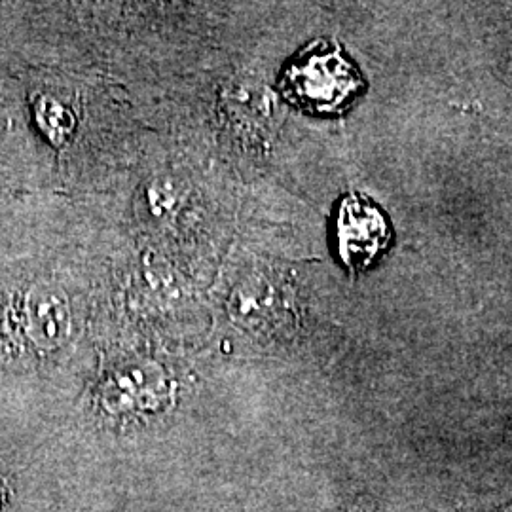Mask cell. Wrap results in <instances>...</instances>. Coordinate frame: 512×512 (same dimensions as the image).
<instances>
[{
	"label": "cell",
	"instance_id": "cell-7",
	"mask_svg": "<svg viewBox=\"0 0 512 512\" xmlns=\"http://www.w3.org/2000/svg\"><path fill=\"white\" fill-rule=\"evenodd\" d=\"M351 512H363V511H359V509H353V511Z\"/></svg>",
	"mask_w": 512,
	"mask_h": 512
},
{
	"label": "cell",
	"instance_id": "cell-4",
	"mask_svg": "<svg viewBox=\"0 0 512 512\" xmlns=\"http://www.w3.org/2000/svg\"><path fill=\"white\" fill-rule=\"evenodd\" d=\"M16 325L25 344L38 353L63 348L73 330L67 296L54 285H33L19 300Z\"/></svg>",
	"mask_w": 512,
	"mask_h": 512
},
{
	"label": "cell",
	"instance_id": "cell-1",
	"mask_svg": "<svg viewBox=\"0 0 512 512\" xmlns=\"http://www.w3.org/2000/svg\"><path fill=\"white\" fill-rule=\"evenodd\" d=\"M283 97L310 114H340L365 90V80L332 40L313 42L279 80Z\"/></svg>",
	"mask_w": 512,
	"mask_h": 512
},
{
	"label": "cell",
	"instance_id": "cell-5",
	"mask_svg": "<svg viewBox=\"0 0 512 512\" xmlns=\"http://www.w3.org/2000/svg\"><path fill=\"white\" fill-rule=\"evenodd\" d=\"M220 109L236 129L255 131L266 120V95L249 82H232L224 92Z\"/></svg>",
	"mask_w": 512,
	"mask_h": 512
},
{
	"label": "cell",
	"instance_id": "cell-2",
	"mask_svg": "<svg viewBox=\"0 0 512 512\" xmlns=\"http://www.w3.org/2000/svg\"><path fill=\"white\" fill-rule=\"evenodd\" d=\"M173 391L175 384L162 366L137 361L110 370L97 387V401L109 416L135 418L164 412Z\"/></svg>",
	"mask_w": 512,
	"mask_h": 512
},
{
	"label": "cell",
	"instance_id": "cell-6",
	"mask_svg": "<svg viewBox=\"0 0 512 512\" xmlns=\"http://www.w3.org/2000/svg\"><path fill=\"white\" fill-rule=\"evenodd\" d=\"M37 124L40 131L54 143L55 147L65 145L73 137L76 129V116L73 110L65 103L55 99L52 95L38 97L35 105Z\"/></svg>",
	"mask_w": 512,
	"mask_h": 512
},
{
	"label": "cell",
	"instance_id": "cell-3",
	"mask_svg": "<svg viewBox=\"0 0 512 512\" xmlns=\"http://www.w3.org/2000/svg\"><path fill=\"white\" fill-rule=\"evenodd\" d=\"M338 253L351 272H365L391 241L384 213L363 194L351 192L338 209Z\"/></svg>",
	"mask_w": 512,
	"mask_h": 512
}]
</instances>
